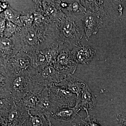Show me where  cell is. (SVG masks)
Masks as SVG:
<instances>
[{
  "instance_id": "1",
  "label": "cell",
  "mask_w": 126,
  "mask_h": 126,
  "mask_svg": "<svg viewBox=\"0 0 126 126\" xmlns=\"http://www.w3.org/2000/svg\"><path fill=\"white\" fill-rule=\"evenodd\" d=\"M87 11L97 16L104 21L113 20L122 14L119 0H81Z\"/></svg>"
},
{
  "instance_id": "2",
  "label": "cell",
  "mask_w": 126,
  "mask_h": 126,
  "mask_svg": "<svg viewBox=\"0 0 126 126\" xmlns=\"http://www.w3.org/2000/svg\"><path fill=\"white\" fill-rule=\"evenodd\" d=\"M60 29L61 38L65 44L77 45L84 35L82 20L66 16L60 21Z\"/></svg>"
},
{
  "instance_id": "3",
  "label": "cell",
  "mask_w": 126,
  "mask_h": 126,
  "mask_svg": "<svg viewBox=\"0 0 126 126\" xmlns=\"http://www.w3.org/2000/svg\"><path fill=\"white\" fill-rule=\"evenodd\" d=\"M81 20L87 41L91 36L98 33L103 24V21L98 16L87 11Z\"/></svg>"
},
{
  "instance_id": "4",
  "label": "cell",
  "mask_w": 126,
  "mask_h": 126,
  "mask_svg": "<svg viewBox=\"0 0 126 126\" xmlns=\"http://www.w3.org/2000/svg\"><path fill=\"white\" fill-rule=\"evenodd\" d=\"M71 53L75 61L82 64H87L95 56L96 50L87 45L79 43L75 46Z\"/></svg>"
},
{
  "instance_id": "5",
  "label": "cell",
  "mask_w": 126,
  "mask_h": 126,
  "mask_svg": "<svg viewBox=\"0 0 126 126\" xmlns=\"http://www.w3.org/2000/svg\"><path fill=\"white\" fill-rule=\"evenodd\" d=\"M59 4L60 8L66 16L70 18L81 20L87 11L79 0L62 1Z\"/></svg>"
},
{
  "instance_id": "6",
  "label": "cell",
  "mask_w": 126,
  "mask_h": 126,
  "mask_svg": "<svg viewBox=\"0 0 126 126\" xmlns=\"http://www.w3.org/2000/svg\"><path fill=\"white\" fill-rule=\"evenodd\" d=\"M24 38L29 45L35 46L38 42V35L35 31L32 29H30L25 31Z\"/></svg>"
},
{
  "instance_id": "7",
  "label": "cell",
  "mask_w": 126,
  "mask_h": 126,
  "mask_svg": "<svg viewBox=\"0 0 126 126\" xmlns=\"http://www.w3.org/2000/svg\"><path fill=\"white\" fill-rule=\"evenodd\" d=\"M13 10H12L10 7L8 8L4 12V16L5 19L7 20V21H11L15 24L16 23L20 24L17 21L18 17Z\"/></svg>"
},
{
  "instance_id": "8",
  "label": "cell",
  "mask_w": 126,
  "mask_h": 126,
  "mask_svg": "<svg viewBox=\"0 0 126 126\" xmlns=\"http://www.w3.org/2000/svg\"><path fill=\"white\" fill-rule=\"evenodd\" d=\"M16 28V25L15 24L11 21H6V27L4 33L5 38H8L12 36L15 32Z\"/></svg>"
},
{
  "instance_id": "9",
  "label": "cell",
  "mask_w": 126,
  "mask_h": 126,
  "mask_svg": "<svg viewBox=\"0 0 126 126\" xmlns=\"http://www.w3.org/2000/svg\"><path fill=\"white\" fill-rule=\"evenodd\" d=\"M12 43L10 40L7 38H1V51H7L12 47Z\"/></svg>"
},
{
  "instance_id": "10",
  "label": "cell",
  "mask_w": 126,
  "mask_h": 126,
  "mask_svg": "<svg viewBox=\"0 0 126 126\" xmlns=\"http://www.w3.org/2000/svg\"><path fill=\"white\" fill-rule=\"evenodd\" d=\"M21 22L27 26H31L34 20L33 16L32 15L23 16L21 18Z\"/></svg>"
},
{
  "instance_id": "11",
  "label": "cell",
  "mask_w": 126,
  "mask_h": 126,
  "mask_svg": "<svg viewBox=\"0 0 126 126\" xmlns=\"http://www.w3.org/2000/svg\"><path fill=\"white\" fill-rule=\"evenodd\" d=\"M55 70L52 67H48L46 68L42 72V75L45 78H48L52 76L55 73Z\"/></svg>"
},
{
  "instance_id": "12",
  "label": "cell",
  "mask_w": 126,
  "mask_h": 126,
  "mask_svg": "<svg viewBox=\"0 0 126 126\" xmlns=\"http://www.w3.org/2000/svg\"><path fill=\"white\" fill-rule=\"evenodd\" d=\"M28 60L24 58L20 57L17 59L16 63L17 65L20 68L24 69L27 67L29 63Z\"/></svg>"
},
{
  "instance_id": "13",
  "label": "cell",
  "mask_w": 126,
  "mask_h": 126,
  "mask_svg": "<svg viewBox=\"0 0 126 126\" xmlns=\"http://www.w3.org/2000/svg\"><path fill=\"white\" fill-rule=\"evenodd\" d=\"M4 18L2 19L1 18L0 21V32L1 37V38L3 37L4 32L6 27V22Z\"/></svg>"
},
{
  "instance_id": "14",
  "label": "cell",
  "mask_w": 126,
  "mask_h": 126,
  "mask_svg": "<svg viewBox=\"0 0 126 126\" xmlns=\"http://www.w3.org/2000/svg\"><path fill=\"white\" fill-rule=\"evenodd\" d=\"M23 81V79L22 77H17L14 80L13 85L14 87L18 88L22 84Z\"/></svg>"
},
{
  "instance_id": "15",
  "label": "cell",
  "mask_w": 126,
  "mask_h": 126,
  "mask_svg": "<svg viewBox=\"0 0 126 126\" xmlns=\"http://www.w3.org/2000/svg\"><path fill=\"white\" fill-rule=\"evenodd\" d=\"M37 55H38L36 56V61L38 64L43 63L45 62L46 59L45 55L41 53H39Z\"/></svg>"
},
{
  "instance_id": "16",
  "label": "cell",
  "mask_w": 126,
  "mask_h": 126,
  "mask_svg": "<svg viewBox=\"0 0 126 126\" xmlns=\"http://www.w3.org/2000/svg\"><path fill=\"white\" fill-rule=\"evenodd\" d=\"M54 55L53 52L50 50H48L47 52H46L45 56L46 59V61L47 62L49 63L50 61H52V59H53V56Z\"/></svg>"
},
{
  "instance_id": "17",
  "label": "cell",
  "mask_w": 126,
  "mask_h": 126,
  "mask_svg": "<svg viewBox=\"0 0 126 126\" xmlns=\"http://www.w3.org/2000/svg\"><path fill=\"white\" fill-rule=\"evenodd\" d=\"M32 123L34 126H40L41 124V119L36 117H34L32 118Z\"/></svg>"
},
{
  "instance_id": "18",
  "label": "cell",
  "mask_w": 126,
  "mask_h": 126,
  "mask_svg": "<svg viewBox=\"0 0 126 126\" xmlns=\"http://www.w3.org/2000/svg\"><path fill=\"white\" fill-rule=\"evenodd\" d=\"M72 113V111L70 110H64L60 112L59 113V115L61 116H65L71 115Z\"/></svg>"
},
{
  "instance_id": "19",
  "label": "cell",
  "mask_w": 126,
  "mask_h": 126,
  "mask_svg": "<svg viewBox=\"0 0 126 126\" xmlns=\"http://www.w3.org/2000/svg\"><path fill=\"white\" fill-rule=\"evenodd\" d=\"M120 122L121 126H126V116L122 115L120 117Z\"/></svg>"
},
{
  "instance_id": "20",
  "label": "cell",
  "mask_w": 126,
  "mask_h": 126,
  "mask_svg": "<svg viewBox=\"0 0 126 126\" xmlns=\"http://www.w3.org/2000/svg\"><path fill=\"white\" fill-rule=\"evenodd\" d=\"M17 112L16 111H13L9 115V119L11 120H13L16 118L17 116Z\"/></svg>"
},
{
  "instance_id": "21",
  "label": "cell",
  "mask_w": 126,
  "mask_h": 126,
  "mask_svg": "<svg viewBox=\"0 0 126 126\" xmlns=\"http://www.w3.org/2000/svg\"><path fill=\"white\" fill-rule=\"evenodd\" d=\"M0 12L6 10L7 9V3L5 2H0Z\"/></svg>"
},
{
  "instance_id": "22",
  "label": "cell",
  "mask_w": 126,
  "mask_h": 126,
  "mask_svg": "<svg viewBox=\"0 0 126 126\" xmlns=\"http://www.w3.org/2000/svg\"><path fill=\"white\" fill-rule=\"evenodd\" d=\"M85 126H100L99 124L93 121L89 122L87 123H86Z\"/></svg>"
},
{
  "instance_id": "23",
  "label": "cell",
  "mask_w": 126,
  "mask_h": 126,
  "mask_svg": "<svg viewBox=\"0 0 126 126\" xmlns=\"http://www.w3.org/2000/svg\"><path fill=\"white\" fill-rule=\"evenodd\" d=\"M121 3H124V4H126V0H122L119 1Z\"/></svg>"
}]
</instances>
